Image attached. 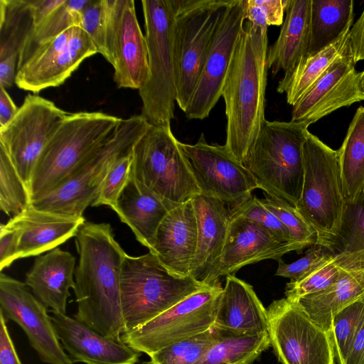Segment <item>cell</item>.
I'll list each match as a JSON object with an SVG mask.
<instances>
[{"instance_id": "obj_1", "label": "cell", "mask_w": 364, "mask_h": 364, "mask_svg": "<svg viewBox=\"0 0 364 364\" xmlns=\"http://www.w3.org/2000/svg\"><path fill=\"white\" fill-rule=\"evenodd\" d=\"M79 255L73 289L74 318L101 335L122 341L120 276L127 253L108 223L85 221L75 236Z\"/></svg>"}, {"instance_id": "obj_2", "label": "cell", "mask_w": 364, "mask_h": 364, "mask_svg": "<svg viewBox=\"0 0 364 364\" xmlns=\"http://www.w3.org/2000/svg\"><path fill=\"white\" fill-rule=\"evenodd\" d=\"M267 28L244 24L223 85L225 146L245 164L264 122Z\"/></svg>"}, {"instance_id": "obj_3", "label": "cell", "mask_w": 364, "mask_h": 364, "mask_svg": "<svg viewBox=\"0 0 364 364\" xmlns=\"http://www.w3.org/2000/svg\"><path fill=\"white\" fill-rule=\"evenodd\" d=\"M122 120L102 112L70 113L38 159L28 188L31 203L64 182L114 134Z\"/></svg>"}, {"instance_id": "obj_4", "label": "cell", "mask_w": 364, "mask_h": 364, "mask_svg": "<svg viewBox=\"0 0 364 364\" xmlns=\"http://www.w3.org/2000/svg\"><path fill=\"white\" fill-rule=\"evenodd\" d=\"M208 285L191 275L171 273L151 252L137 257L127 255L120 276L124 333L144 325Z\"/></svg>"}, {"instance_id": "obj_5", "label": "cell", "mask_w": 364, "mask_h": 364, "mask_svg": "<svg viewBox=\"0 0 364 364\" xmlns=\"http://www.w3.org/2000/svg\"><path fill=\"white\" fill-rule=\"evenodd\" d=\"M309 126L291 120H265L244 164L259 188L295 207L302 190L303 148Z\"/></svg>"}, {"instance_id": "obj_6", "label": "cell", "mask_w": 364, "mask_h": 364, "mask_svg": "<svg viewBox=\"0 0 364 364\" xmlns=\"http://www.w3.org/2000/svg\"><path fill=\"white\" fill-rule=\"evenodd\" d=\"M149 76L139 90L141 115L151 126L171 124L177 99L175 0H142Z\"/></svg>"}, {"instance_id": "obj_7", "label": "cell", "mask_w": 364, "mask_h": 364, "mask_svg": "<svg viewBox=\"0 0 364 364\" xmlns=\"http://www.w3.org/2000/svg\"><path fill=\"white\" fill-rule=\"evenodd\" d=\"M303 156L304 180L296 208L315 230L316 245L333 252L346 204L338 150L309 132Z\"/></svg>"}, {"instance_id": "obj_8", "label": "cell", "mask_w": 364, "mask_h": 364, "mask_svg": "<svg viewBox=\"0 0 364 364\" xmlns=\"http://www.w3.org/2000/svg\"><path fill=\"white\" fill-rule=\"evenodd\" d=\"M151 125L141 115L122 119L114 134L91 154L59 186L33 201L35 208L57 214L83 216L96 198L111 167L131 153Z\"/></svg>"}, {"instance_id": "obj_9", "label": "cell", "mask_w": 364, "mask_h": 364, "mask_svg": "<svg viewBox=\"0 0 364 364\" xmlns=\"http://www.w3.org/2000/svg\"><path fill=\"white\" fill-rule=\"evenodd\" d=\"M131 175L173 208L201 194L171 124L150 126L132 149Z\"/></svg>"}, {"instance_id": "obj_10", "label": "cell", "mask_w": 364, "mask_h": 364, "mask_svg": "<svg viewBox=\"0 0 364 364\" xmlns=\"http://www.w3.org/2000/svg\"><path fill=\"white\" fill-rule=\"evenodd\" d=\"M175 2L176 103L184 112L199 80L217 26L232 0Z\"/></svg>"}, {"instance_id": "obj_11", "label": "cell", "mask_w": 364, "mask_h": 364, "mask_svg": "<svg viewBox=\"0 0 364 364\" xmlns=\"http://www.w3.org/2000/svg\"><path fill=\"white\" fill-rule=\"evenodd\" d=\"M223 287L220 282L190 295L144 325L124 333L122 341L148 355L214 326Z\"/></svg>"}, {"instance_id": "obj_12", "label": "cell", "mask_w": 364, "mask_h": 364, "mask_svg": "<svg viewBox=\"0 0 364 364\" xmlns=\"http://www.w3.org/2000/svg\"><path fill=\"white\" fill-rule=\"evenodd\" d=\"M270 345L281 364H335L329 333L286 297L267 309Z\"/></svg>"}, {"instance_id": "obj_13", "label": "cell", "mask_w": 364, "mask_h": 364, "mask_svg": "<svg viewBox=\"0 0 364 364\" xmlns=\"http://www.w3.org/2000/svg\"><path fill=\"white\" fill-rule=\"evenodd\" d=\"M70 114L48 99L28 94L15 117L0 128V146L28 188L41 154Z\"/></svg>"}, {"instance_id": "obj_14", "label": "cell", "mask_w": 364, "mask_h": 364, "mask_svg": "<svg viewBox=\"0 0 364 364\" xmlns=\"http://www.w3.org/2000/svg\"><path fill=\"white\" fill-rule=\"evenodd\" d=\"M200 193L223 202L230 209L252 196L259 186L249 169L224 145L210 144L202 133L194 144L181 142Z\"/></svg>"}, {"instance_id": "obj_15", "label": "cell", "mask_w": 364, "mask_h": 364, "mask_svg": "<svg viewBox=\"0 0 364 364\" xmlns=\"http://www.w3.org/2000/svg\"><path fill=\"white\" fill-rule=\"evenodd\" d=\"M108 61L119 88L141 89L149 76L148 49L133 0H104Z\"/></svg>"}, {"instance_id": "obj_16", "label": "cell", "mask_w": 364, "mask_h": 364, "mask_svg": "<svg viewBox=\"0 0 364 364\" xmlns=\"http://www.w3.org/2000/svg\"><path fill=\"white\" fill-rule=\"evenodd\" d=\"M97 53L87 33L73 26L41 46L16 72L15 84L21 90L38 93L58 87L82 62Z\"/></svg>"}, {"instance_id": "obj_17", "label": "cell", "mask_w": 364, "mask_h": 364, "mask_svg": "<svg viewBox=\"0 0 364 364\" xmlns=\"http://www.w3.org/2000/svg\"><path fill=\"white\" fill-rule=\"evenodd\" d=\"M0 313L24 331L40 360L48 364H73L57 336L47 308L22 282L0 274Z\"/></svg>"}, {"instance_id": "obj_18", "label": "cell", "mask_w": 364, "mask_h": 364, "mask_svg": "<svg viewBox=\"0 0 364 364\" xmlns=\"http://www.w3.org/2000/svg\"><path fill=\"white\" fill-rule=\"evenodd\" d=\"M245 21L242 0H232L217 26L199 80L184 112L187 118L208 117L222 97L223 85Z\"/></svg>"}, {"instance_id": "obj_19", "label": "cell", "mask_w": 364, "mask_h": 364, "mask_svg": "<svg viewBox=\"0 0 364 364\" xmlns=\"http://www.w3.org/2000/svg\"><path fill=\"white\" fill-rule=\"evenodd\" d=\"M298 247L276 237L268 230L242 218H232L221 255L207 278L208 284L234 275L240 268L266 259L278 260Z\"/></svg>"}, {"instance_id": "obj_20", "label": "cell", "mask_w": 364, "mask_h": 364, "mask_svg": "<svg viewBox=\"0 0 364 364\" xmlns=\"http://www.w3.org/2000/svg\"><path fill=\"white\" fill-rule=\"evenodd\" d=\"M361 100L359 73L355 70L348 48L293 106L291 120L310 125Z\"/></svg>"}, {"instance_id": "obj_21", "label": "cell", "mask_w": 364, "mask_h": 364, "mask_svg": "<svg viewBox=\"0 0 364 364\" xmlns=\"http://www.w3.org/2000/svg\"><path fill=\"white\" fill-rule=\"evenodd\" d=\"M57 336L73 363L136 364L140 353L105 337L66 314L51 311Z\"/></svg>"}, {"instance_id": "obj_22", "label": "cell", "mask_w": 364, "mask_h": 364, "mask_svg": "<svg viewBox=\"0 0 364 364\" xmlns=\"http://www.w3.org/2000/svg\"><path fill=\"white\" fill-rule=\"evenodd\" d=\"M197 245L198 225L191 199L168 211L149 252L171 273L187 277L190 276Z\"/></svg>"}, {"instance_id": "obj_23", "label": "cell", "mask_w": 364, "mask_h": 364, "mask_svg": "<svg viewBox=\"0 0 364 364\" xmlns=\"http://www.w3.org/2000/svg\"><path fill=\"white\" fill-rule=\"evenodd\" d=\"M85 222L83 216H73L40 210L31 205L11 218L6 225L19 235L18 259L50 251L75 237Z\"/></svg>"}, {"instance_id": "obj_24", "label": "cell", "mask_w": 364, "mask_h": 364, "mask_svg": "<svg viewBox=\"0 0 364 364\" xmlns=\"http://www.w3.org/2000/svg\"><path fill=\"white\" fill-rule=\"evenodd\" d=\"M192 201L197 220L198 245L190 275L205 283L221 255L232 216L230 208L216 198L199 194Z\"/></svg>"}, {"instance_id": "obj_25", "label": "cell", "mask_w": 364, "mask_h": 364, "mask_svg": "<svg viewBox=\"0 0 364 364\" xmlns=\"http://www.w3.org/2000/svg\"><path fill=\"white\" fill-rule=\"evenodd\" d=\"M213 326L240 335L267 332V309L252 286L234 275L226 277Z\"/></svg>"}, {"instance_id": "obj_26", "label": "cell", "mask_w": 364, "mask_h": 364, "mask_svg": "<svg viewBox=\"0 0 364 364\" xmlns=\"http://www.w3.org/2000/svg\"><path fill=\"white\" fill-rule=\"evenodd\" d=\"M75 257L56 247L35 259L25 284L47 309L66 314L70 289L75 287Z\"/></svg>"}, {"instance_id": "obj_27", "label": "cell", "mask_w": 364, "mask_h": 364, "mask_svg": "<svg viewBox=\"0 0 364 364\" xmlns=\"http://www.w3.org/2000/svg\"><path fill=\"white\" fill-rule=\"evenodd\" d=\"M171 209L131 175L114 210L121 221L130 228L138 242L150 251L157 230Z\"/></svg>"}, {"instance_id": "obj_28", "label": "cell", "mask_w": 364, "mask_h": 364, "mask_svg": "<svg viewBox=\"0 0 364 364\" xmlns=\"http://www.w3.org/2000/svg\"><path fill=\"white\" fill-rule=\"evenodd\" d=\"M311 0H289L279 36L267 52V68L276 75L293 69L307 55Z\"/></svg>"}, {"instance_id": "obj_29", "label": "cell", "mask_w": 364, "mask_h": 364, "mask_svg": "<svg viewBox=\"0 0 364 364\" xmlns=\"http://www.w3.org/2000/svg\"><path fill=\"white\" fill-rule=\"evenodd\" d=\"M361 299H364V263L346 272L326 289L304 296L296 302L331 337L334 315Z\"/></svg>"}, {"instance_id": "obj_30", "label": "cell", "mask_w": 364, "mask_h": 364, "mask_svg": "<svg viewBox=\"0 0 364 364\" xmlns=\"http://www.w3.org/2000/svg\"><path fill=\"white\" fill-rule=\"evenodd\" d=\"M350 31L316 53L304 56L290 71L284 73L277 91L286 93L287 102L294 106L326 70L348 50Z\"/></svg>"}, {"instance_id": "obj_31", "label": "cell", "mask_w": 364, "mask_h": 364, "mask_svg": "<svg viewBox=\"0 0 364 364\" xmlns=\"http://www.w3.org/2000/svg\"><path fill=\"white\" fill-rule=\"evenodd\" d=\"M353 9V0H311L306 55L318 53L350 31L354 19Z\"/></svg>"}, {"instance_id": "obj_32", "label": "cell", "mask_w": 364, "mask_h": 364, "mask_svg": "<svg viewBox=\"0 0 364 364\" xmlns=\"http://www.w3.org/2000/svg\"><path fill=\"white\" fill-rule=\"evenodd\" d=\"M346 202L364 190V107H359L338 149Z\"/></svg>"}, {"instance_id": "obj_33", "label": "cell", "mask_w": 364, "mask_h": 364, "mask_svg": "<svg viewBox=\"0 0 364 364\" xmlns=\"http://www.w3.org/2000/svg\"><path fill=\"white\" fill-rule=\"evenodd\" d=\"M364 263V251L333 254L300 280L287 284L285 297L291 301L326 289L346 272Z\"/></svg>"}, {"instance_id": "obj_34", "label": "cell", "mask_w": 364, "mask_h": 364, "mask_svg": "<svg viewBox=\"0 0 364 364\" xmlns=\"http://www.w3.org/2000/svg\"><path fill=\"white\" fill-rule=\"evenodd\" d=\"M218 330V338L194 364H251L270 346L268 332L235 334Z\"/></svg>"}, {"instance_id": "obj_35", "label": "cell", "mask_w": 364, "mask_h": 364, "mask_svg": "<svg viewBox=\"0 0 364 364\" xmlns=\"http://www.w3.org/2000/svg\"><path fill=\"white\" fill-rule=\"evenodd\" d=\"M91 0H65L49 16L35 26L23 43L18 57L17 70L33 53L73 26H78L81 14Z\"/></svg>"}, {"instance_id": "obj_36", "label": "cell", "mask_w": 364, "mask_h": 364, "mask_svg": "<svg viewBox=\"0 0 364 364\" xmlns=\"http://www.w3.org/2000/svg\"><path fill=\"white\" fill-rule=\"evenodd\" d=\"M33 28L31 0H0V60L18 55Z\"/></svg>"}, {"instance_id": "obj_37", "label": "cell", "mask_w": 364, "mask_h": 364, "mask_svg": "<svg viewBox=\"0 0 364 364\" xmlns=\"http://www.w3.org/2000/svg\"><path fill=\"white\" fill-rule=\"evenodd\" d=\"M218 330L213 326L203 333L163 348L149 355L147 364H194L215 343Z\"/></svg>"}, {"instance_id": "obj_38", "label": "cell", "mask_w": 364, "mask_h": 364, "mask_svg": "<svg viewBox=\"0 0 364 364\" xmlns=\"http://www.w3.org/2000/svg\"><path fill=\"white\" fill-rule=\"evenodd\" d=\"M31 205L30 193L4 149L0 146V208L14 217Z\"/></svg>"}, {"instance_id": "obj_39", "label": "cell", "mask_w": 364, "mask_h": 364, "mask_svg": "<svg viewBox=\"0 0 364 364\" xmlns=\"http://www.w3.org/2000/svg\"><path fill=\"white\" fill-rule=\"evenodd\" d=\"M364 251V190L346 202L333 252Z\"/></svg>"}, {"instance_id": "obj_40", "label": "cell", "mask_w": 364, "mask_h": 364, "mask_svg": "<svg viewBox=\"0 0 364 364\" xmlns=\"http://www.w3.org/2000/svg\"><path fill=\"white\" fill-rule=\"evenodd\" d=\"M264 196V198L260 200L288 229L293 242L299 247V253L306 247L316 244L317 237L315 230L295 206L265 193Z\"/></svg>"}, {"instance_id": "obj_41", "label": "cell", "mask_w": 364, "mask_h": 364, "mask_svg": "<svg viewBox=\"0 0 364 364\" xmlns=\"http://www.w3.org/2000/svg\"><path fill=\"white\" fill-rule=\"evenodd\" d=\"M363 312L364 299H361L344 307L333 318L331 338L338 364H346Z\"/></svg>"}, {"instance_id": "obj_42", "label": "cell", "mask_w": 364, "mask_h": 364, "mask_svg": "<svg viewBox=\"0 0 364 364\" xmlns=\"http://www.w3.org/2000/svg\"><path fill=\"white\" fill-rule=\"evenodd\" d=\"M230 210L232 218H246L268 230L280 240L294 243L288 229L257 197L251 196Z\"/></svg>"}, {"instance_id": "obj_43", "label": "cell", "mask_w": 364, "mask_h": 364, "mask_svg": "<svg viewBox=\"0 0 364 364\" xmlns=\"http://www.w3.org/2000/svg\"><path fill=\"white\" fill-rule=\"evenodd\" d=\"M132 160V151L113 164L91 206L105 205L114 210L119 197L131 177Z\"/></svg>"}, {"instance_id": "obj_44", "label": "cell", "mask_w": 364, "mask_h": 364, "mask_svg": "<svg viewBox=\"0 0 364 364\" xmlns=\"http://www.w3.org/2000/svg\"><path fill=\"white\" fill-rule=\"evenodd\" d=\"M79 26L90 36L97 53L107 59L106 11L104 0H91L83 10Z\"/></svg>"}, {"instance_id": "obj_45", "label": "cell", "mask_w": 364, "mask_h": 364, "mask_svg": "<svg viewBox=\"0 0 364 364\" xmlns=\"http://www.w3.org/2000/svg\"><path fill=\"white\" fill-rule=\"evenodd\" d=\"M334 253L319 245H312L304 256L291 263H286L282 259L277 260L278 267L275 274L288 278L291 282L301 279Z\"/></svg>"}, {"instance_id": "obj_46", "label": "cell", "mask_w": 364, "mask_h": 364, "mask_svg": "<svg viewBox=\"0 0 364 364\" xmlns=\"http://www.w3.org/2000/svg\"><path fill=\"white\" fill-rule=\"evenodd\" d=\"M19 235L18 232L6 224L0 227V270L9 267L18 259Z\"/></svg>"}, {"instance_id": "obj_47", "label": "cell", "mask_w": 364, "mask_h": 364, "mask_svg": "<svg viewBox=\"0 0 364 364\" xmlns=\"http://www.w3.org/2000/svg\"><path fill=\"white\" fill-rule=\"evenodd\" d=\"M6 321L4 315L0 313V364H22L10 336Z\"/></svg>"}, {"instance_id": "obj_48", "label": "cell", "mask_w": 364, "mask_h": 364, "mask_svg": "<svg viewBox=\"0 0 364 364\" xmlns=\"http://www.w3.org/2000/svg\"><path fill=\"white\" fill-rule=\"evenodd\" d=\"M348 46L355 64L364 60V9L350 30Z\"/></svg>"}, {"instance_id": "obj_49", "label": "cell", "mask_w": 364, "mask_h": 364, "mask_svg": "<svg viewBox=\"0 0 364 364\" xmlns=\"http://www.w3.org/2000/svg\"><path fill=\"white\" fill-rule=\"evenodd\" d=\"M288 1L289 0H255L267 19L268 26L282 25Z\"/></svg>"}, {"instance_id": "obj_50", "label": "cell", "mask_w": 364, "mask_h": 364, "mask_svg": "<svg viewBox=\"0 0 364 364\" xmlns=\"http://www.w3.org/2000/svg\"><path fill=\"white\" fill-rule=\"evenodd\" d=\"M346 364H364V312L355 334Z\"/></svg>"}, {"instance_id": "obj_51", "label": "cell", "mask_w": 364, "mask_h": 364, "mask_svg": "<svg viewBox=\"0 0 364 364\" xmlns=\"http://www.w3.org/2000/svg\"><path fill=\"white\" fill-rule=\"evenodd\" d=\"M65 0H31L34 27L49 16Z\"/></svg>"}, {"instance_id": "obj_52", "label": "cell", "mask_w": 364, "mask_h": 364, "mask_svg": "<svg viewBox=\"0 0 364 364\" xmlns=\"http://www.w3.org/2000/svg\"><path fill=\"white\" fill-rule=\"evenodd\" d=\"M18 55H13L0 60V87H11L15 83L17 72Z\"/></svg>"}, {"instance_id": "obj_53", "label": "cell", "mask_w": 364, "mask_h": 364, "mask_svg": "<svg viewBox=\"0 0 364 364\" xmlns=\"http://www.w3.org/2000/svg\"><path fill=\"white\" fill-rule=\"evenodd\" d=\"M18 110L6 89L0 87V128L5 127Z\"/></svg>"}, {"instance_id": "obj_54", "label": "cell", "mask_w": 364, "mask_h": 364, "mask_svg": "<svg viewBox=\"0 0 364 364\" xmlns=\"http://www.w3.org/2000/svg\"><path fill=\"white\" fill-rule=\"evenodd\" d=\"M359 88L360 95L364 100V70L359 73Z\"/></svg>"}]
</instances>
